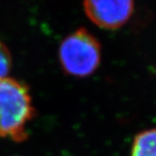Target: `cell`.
I'll list each match as a JSON object with an SVG mask.
<instances>
[{"label":"cell","mask_w":156,"mask_h":156,"mask_svg":"<svg viewBox=\"0 0 156 156\" xmlns=\"http://www.w3.org/2000/svg\"><path fill=\"white\" fill-rule=\"evenodd\" d=\"M131 156H156V128L137 133L132 143Z\"/></svg>","instance_id":"cell-4"},{"label":"cell","mask_w":156,"mask_h":156,"mask_svg":"<svg viewBox=\"0 0 156 156\" xmlns=\"http://www.w3.org/2000/svg\"><path fill=\"white\" fill-rule=\"evenodd\" d=\"M101 44L85 27H80L60 43L58 58L63 72L73 77H87L101 64Z\"/></svg>","instance_id":"cell-2"},{"label":"cell","mask_w":156,"mask_h":156,"mask_svg":"<svg viewBox=\"0 0 156 156\" xmlns=\"http://www.w3.org/2000/svg\"><path fill=\"white\" fill-rule=\"evenodd\" d=\"M87 16L97 27L118 29L133 12V0H84Z\"/></svg>","instance_id":"cell-3"},{"label":"cell","mask_w":156,"mask_h":156,"mask_svg":"<svg viewBox=\"0 0 156 156\" xmlns=\"http://www.w3.org/2000/svg\"><path fill=\"white\" fill-rule=\"evenodd\" d=\"M12 67V58L9 50L0 41V79L7 77Z\"/></svg>","instance_id":"cell-5"},{"label":"cell","mask_w":156,"mask_h":156,"mask_svg":"<svg viewBox=\"0 0 156 156\" xmlns=\"http://www.w3.org/2000/svg\"><path fill=\"white\" fill-rule=\"evenodd\" d=\"M35 116L28 87L13 78L0 79V137L27 139V125Z\"/></svg>","instance_id":"cell-1"}]
</instances>
